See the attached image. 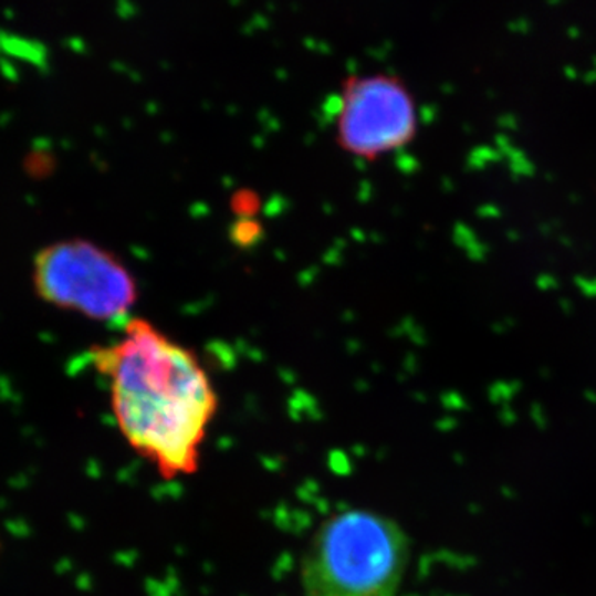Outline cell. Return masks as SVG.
<instances>
[{"label": "cell", "mask_w": 596, "mask_h": 596, "mask_svg": "<svg viewBox=\"0 0 596 596\" xmlns=\"http://www.w3.org/2000/svg\"><path fill=\"white\" fill-rule=\"evenodd\" d=\"M92 359L108 381L113 416L129 448L161 478L196 474L219 398L195 352L132 316L122 336L96 346Z\"/></svg>", "instance_id": "1"}, {"label": "cell", "mask_w": 596, "mask_h": 596, "mask_svg": "<svg viewBox=\"0 0 596 596\" xmlns=\"http://www.w3.org/2000/svg\"><path fill=\"white\" fill-rule=\"evenodd\" d=\"M411 557L401 525L349 509L320 524L303 555L305 596H398Z\"/></svg>", "instance_id": "2"}, {"label": "cell", "mask_w": 596, "mask_h": 596, "mask_svg": "<svg viewBox=\"0 0 596 596\" xmlns=\"http://www.w3.org/2000/svg\"><path fill=\"white\" fill-rule=\"evenodd\" d=\"M40 295L53 305L88 318H132L136 284L128 269L109 252L85 241L60 242L35 262Z\"/></svg>", "instance_id": "3"}, {"label": "cell", "mask_w": 596, "mask_h": 596, "mask_svg": "<svg viewBox=\"0 0 596 596\" xmlns=\"http://www.w3.org/2000/svg\"><path fill=\"white\" fill-rule=\"evenodd\" d=\"M335 132L339 146L356 158L373 161L391 155L416 138L415 98L396 76H352L339 92Z\"/></svg>", "instance_id": "4"}]
</instances>
